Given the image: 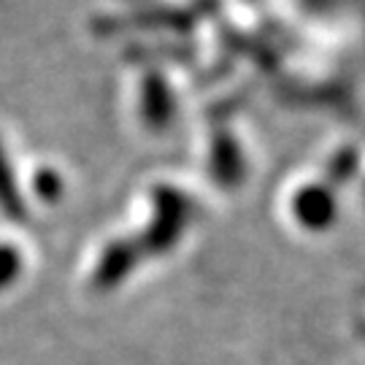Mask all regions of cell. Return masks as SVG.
Masks as SVG:
<instances>
[{
  "instance_id": "6da1fadb",
  "label": "cell",
  "mask_w": 365,
  "mask_h": 365,
  "mask_svg": "<svg viewBox=\"0 0 365 365\" xmlns=\"http://www.w3.org/2000/svg\"><path fill=\"white\" fill-rule=\"evenodd\" d=\"M187 225V200L182 192L170 187H157L155 190V222L146 230L144 244L152 252H165L176 244V238Z\"/></svg>"
},
{
  "instance_id": "7a4b0ae2",
  "label": "cell",
  "mask_w": 365,
  "mask_h": 365,
  "mask_svg": "<svg viewBox=\"0 0 365 365\" xmlns=\"http://www.w3.org/2000/svg\"><path fill=\"white\" fill-rule=\"evenodd\" d=\"M141 111L149 128H165L173 119V95H170L165 78L157 71H149L144 78V92H141Z\"/></svg>"
},
{
  "instance_id": "3957f363",
  "label": "cell",
  "mask_w": 365,
  "mask_h": 365,
  "mask_svg": "<svg viewBox=\"0 0 365 365\" xmlns=\"http://www.w3.org/2000/svg\"><path fill=\"white\" fill-rule=\"evenodd\" d=\"M292 211L309 230H322L333 222V195L327 192V187H306L295 195Z\"/></svg>"
},
{
  "instance_id": "277c9868",
  "label": "cell",
  "mask_w": 365,
  "mask_h": 365,
  "mask_svg": "<svg viewBox=\"0 0 365 365\" xmlns=\"http://www.w3.org/2000/svg\"><path fill=\"white\" fill-rule=\"evenodd\" d=\"M211 173L225 187H233L244 179V157L238 152V144L227 133H217L211 144Z\"/></svg>"
},
{
  "instance_id": "5b68a950",
  "label": "cell",
  "mask_w": 365,
  "mask_h": 365,
  "mask_svg": "<svg viewBox=\"0 0 365 365\" xmlns=\"http://www.w3.org/2000/svg\"><path fill=\"white\" fill-rule=\"evenodd\" d=\"M135 247L133 244H125V241H117L103 252L101 257V265H98V274H95V282L101 287H114L122 276L130 271V265H135Z\"/></svg>"
},
{
  "instance_id": "8992f818",
  "label": "cell",
  "mask_w": 365,
  "mask_h": 365,
  "mask_svg": "<svg viewBox=\"0 0 365 365\" xmlns=\"http://www.w3.org/2000/svg\"><path fill=\"white\" fill-rule=\"evenodd\" d=\"M0 209L9 211L14 220L19 222L25 217V206H22V197L16 192V184H14L11 168H9L6 157H3V149H0Z\"/></svg>"
},
{
  "instance_id": "52a82bcc",
  "label": "cell",
  "mask_w": 365,
  "mask_h": 365,
  "mask_svg": "<svg viewBox=\"0 0 365 365\" xmlns=\"http://www.w3.org/2000/svg\"><path fill=\"white\" fill-rule=\"evenodd\" d=\"M36 192L41 195V200H57L63 192V182L54 170H38L36 173Z\"/></svg>"
},
{
  "instance_id": "ba28073f",
  "label": "cell",
  "mask_w": 365,
  "mask_h": 365,
  "mask_svg": "<svg viewBox=\"0 0 365 365\" xmlns=\"http://www.w3.org/2000/svg\"><path fill=\"white\" fill-rule=\"evenodd\" d=\"M19 268H22L19 252L11 247H0V287H9V282L19 274Z\"/></svg>"
}]
</instances>
